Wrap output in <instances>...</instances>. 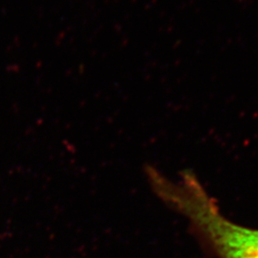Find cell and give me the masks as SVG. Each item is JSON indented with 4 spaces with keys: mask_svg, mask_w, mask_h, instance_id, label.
Segmentation results:
<instances>
[{
    "mask_svg": "<svg viewBox=\"0 0 258 258\" xmlns=\"http://www.w3.org/2000/svg\"><path fill=\"white\" fill-rule=\"evenodd\" d=\"M148 184L157 197L188 221L202 248L215 258H258V229L236 224L222 214L195 173L185 170L173 180L146 167Z\"/></svg>",
    "mask_w": 258,
    "mask_h": 258,
    "instance_id": "obj_1",
    "label": "cell"
}]
</instances>
